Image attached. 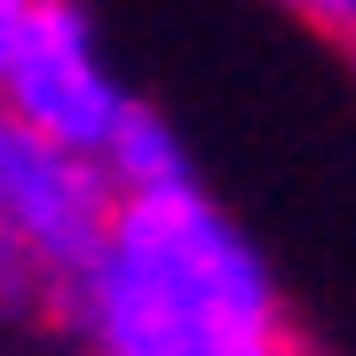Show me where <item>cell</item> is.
Here are the masks:
<instances>
[{"mask_svg": "<svg viewBox=\"0 0 356 356\" xmlns=\"http://www.w3.org/2000/svg\"><path fill=\"white\" fill-rule=\"evenodd\" d=\"M64 317L95 356H293L277 269L214 191L119 198Z\"/></svg>", "mask_w": 356, "mask_h": 356, "instance_id": "6da1fadb", "label": "cell"}, {"mask_svg": "<svg viewBox=\"0 0 356 356\" xmlns=\"http://www.w3.org/2000/svg\"><path fill=\"white\" fill-rule=\"evenodd\" d=\"M111 182L0 111V309L64 317L79 269L111 229Z\"/></svg>", "mask_w": 356, "mask_h": 356, "instance_id": "7a4b0ae2", "label": "cell"}, {"mask_svg": "<svg viewBox=\"0 0 356 356\" xmlns=\"http://www.w3.org/2000/svg\"><path fill=\"white\" fill-rule=\"evenodd\" d=\"M0 111L24 119L32 135H48L72 159H103V143L119 135V119L135 111V88L119 79L111 48H103L88 0H32L16 64L0 79Z\"/></svg>", "mask_w": 356, "mask_h": 356, "instance_id": "3957f363", "label": "cell"}, {"mask_svg": "<svg viewBox=\"0 0 356 356\" xmlns=\"http://www.w3.org/2000/svg\"><path fill=\"white\" fill-rule=\"evenodd\" d=\"M95 175L111 182V198H166V191H198V159H191V143H182V127H166V119H159L143 95H135V111L119 119V135L103 143Z\"/></svg>", "mask_w": 356, "mask_h": 356, "instance_id": "277c9868", "label": "cell"}, {"mask_svg": "<svg viewBox=\"0 0 356 356\" xmlns=\"http://www.w3.org/2000/svg\"><path fill=\"white\" fill-rule=\"evenodd\" d=\"M277 8L309 16L317 32H356V0H277Z\"/></svg>", "mask_w": 356, "mask_h": 356, "instance_id": "5b68a950", "label": "cell"}, {"mask_svg": "<svg viewBox=\"0 0 356 356\" xmlns=\"http://www.w3.org/2000/svg\"><path fill=\"white\" fill-rule=\"evenodd\" d=\"M24 16H32V0H0V79H8V64H16V40H24Z\"/></svg>", "mask_w": 356, "mask_h": 356, "instance_id": "8992f818", "label": "cell"}]
</instances>
